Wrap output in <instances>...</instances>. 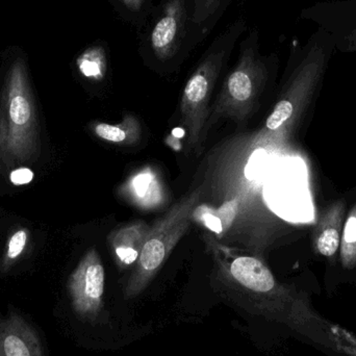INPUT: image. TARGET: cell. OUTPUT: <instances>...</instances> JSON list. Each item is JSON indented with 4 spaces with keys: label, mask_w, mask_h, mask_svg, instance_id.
<instances>
[{
    "label": "cell",
    "mask_w": 356,
    "mask_h": 356,
    "mask_svg": "<svg viewBox=\"0 0 356 356\" xmlns=\"http://www.w3.org/2000/svg\"><path fill=\"white\" fill-rule=\"evenodd\" d=\"M246 29V21L240 18L217 35L184 86L180 99V116L191 148L195 149L204 135L213 90L236 42Z\"/></svg>",
    "instance_id": "obj_1"
},
{
    "label": "cell",
    "mask_w": 356,
    "mask_h": 356,
    "mask_svg": "<svg viewBox=\"0 0 356 356\" xmlns=\"http://www.w3.org/2000/svg\"><path fill=\"white\" fill-rule=\"evenodd\" d=\"M259 45L257 31H248L241 41L238 62L222 83L211 110V120L229 118L241 122L252 113L270 74L268 58L259 54Z\"/></svg>",
    "instance_id": "obj_2"
},
{
    "label": "cell",
    "mask_w": 356,
    "mask_h": 356,
    "mask_svg": "<svg viewBox=\"0 0 356 356\" xmlns=\"http://www.w3.org/2000/svg\"><path fill=\"white\" fill-rule=\"evenodd\" d=\"M204 186L188 193L150 226L135 271L125 289L127 297L139 295L160 271L173 249L190 228L195 209L200 204Z\"/></svg>",
    "instance_id": "obj_3"
},
{
    "label": "cell",
    "mask_w": 356,
    "mask_h": 356,
    "mask_svg": "<svg viewBox=\"0 0 356 356\" xmlns=\"http://www.w3.org/2000/svg\"><path fill=\"white\" fill-rule=\"evenodd\" d=\"M325 62L323 49L314 47L296 69L286 92L274 106L264 129L255 136L253 148L280 145L295 120L299 108L309 95L321 74Z\"/></svg>",
    "instance_id": "obj_4"
},
{
    "label": "cell",
    "mask_w": 356,
    "mask_h": 356,
    "mask_svg": "<svg viewBox=\"0 0 356 356\" xmlns=\"http://www.w3.org/2000/svg\"><path fill=\"white\" fill-rule=\"evenodd\" d=\"M141 45L154 62L168 65L188 51V0H162L154 6Z\"/></svg>",
    "instance_id": "obj_5"
},
{
    "label": "cell",
    "mask_w": 356,
    "mask_h": 356,
    "mask_svg": "<svg viewBox=\"0 0 356 356\" xmlns=\"http://www.w3.org/2000/svg\"><path fill=\"white\" fill-rule=\"evenodd\" d=\"M106 272L95 248L90 249L69 280L72 305L77 315L91 318L102 309Z\"/></svg>",
    "instance_id": "obj_6"
},
{
    "label": "cell",
    "mask_w": 356,
    "mask_h": 356,
    "mask_svg": "<svg viewBox=\"0 0 356 356\" xmlns=\"http://www.w3.org/2000/svg\"><path fill=\"white\" fill-rule=\"evenodd\" d=\"M121 195L142 211H154L166 203L167 193L162 177L152 167L134 173L121 186Z\"/></svg>",
    "instance_id": "obj_7"
},
{
    "label": "cell",
    "mask_w": 356,
    "mask_h": 356,
    "mask_svg": "<svg viewBox=\"0 0 356 356\" xmlns=\"http://www.w3.org/2000/svg\"><path fill=\"white\" fill-rule=\"evenodd\" d=\"M232 0H188V51L202 43Z\"/></svg>",
    "instance_id": "obj_8"
},
{
    "label": "cell",
    "mask_w": 356,
    "mask_h": 356,
    "mask_svg": "<svg viewBox=\"0 0 356 356\" xmlns=\"http://www.w3.org/2000/svg\"><path fill=\"white\" fill-rule=\"evenodd\" d=\"M0 356H43L35 330L19 316L0 321Z\"/></svg>",
    "instance_id": "obj_9"
},
{
    "label": "cell",
    "mask_w": 356,
    "mask_h": 356,
    "mask_svg": "<svg viewBox=\"0 0 356 356\" xmlns=\"http://www.w3.org/2000/svg\"><path fill=\"white\" fill-rule=\"evenodd\" d=\"M228 273L241 286L255 294H268L276 288L269 268L254 257L236 255L228 264Z\"/></svg>",
    "instance_id": "obj_10"
},
{
    "label": "cell",
    "mask_w": 356,
    "mask_h": 356,
    "mask_svg": "<svg viewBox=\"0 0 356 356\" xmlns=\"http://www.w3.org/2000/svg\"><path fill=\"white\" fill-rule=\"evenodd\" d=\"M150 226L143 220L131 222L111 232L108 241L119 267L137 263Z\"/></svg>",
    "instance_id": "obj_11"
},
{
    "label": "cell",
    "mask_w": 356,
    "mask_h": 356,
    "mask_svg": "<svg viewBox=\"0 0 356 356\" xmlns=\"http://www.w3.org/2000/svg\"><path fill=\"white\" fill-rule=\"evenodd\" d=\"M345 204L340 202L330 205L322 216L314 232V248L316 252L332 257L340 249L344 223Z\"/></svg>",
    "instance_id": "obj_12"
},
{
    "label": "cell",
    "mask_w": 356,
    "mask_h": 356,
    "mask_svg": "<svg viewBox=\"0 0 356 356\" xmlns=\"http://www.w3.org/2000/svg\"><path fill=\"white\" fill-rule=\"evenodd\" d=\"M240 204V197L226 201L220 207H207L200 203L195 209L193 221H197L209 232L222 236L229 229L236 219Z\"/></svg>",
    "instance_id": "obj_13"
},
{
    "label": "cell",
    "mask_w": 356,
    "mask_h": 356,
    "mask_svg": "<svg viewBox=\"0 0 356 356\" xmlns=\"http://www.w3.org/2000/svg\"><path fill=\"white\" fill-rule=\"evenodd\" d=\"M94 134L99 139L119 146H135L142 137V127L139 119L133 114L124 115L117 124L98 122L94 125Z\"/></svg>",
    "instance_id": "obj_14"
},
{
    "label": "cell",
    "mask_w": 356,
    "mask_h": 356,
    "mask_svg": "<svg viewBox=\"0 0 356 356\" xmlns=\"http://www.w3.org/2000/svg\"><path fill=\"white\" fill-rule=\"evenodd\" d=\"M79 73L90 81H102L108 71V56L102 43H94L77 56Z\"/></svg>",
    "instance_id": "obj_15"
},
{
    "label": "cell",
    "mask_w": 356,
    "mask_h": 356,
    "mask_svg": "<svg viewBox=\"0 0 356 356\" xmlns=\"http://www.w3.org/2000/svg\"><path fill=\"white\" fill-rule=\"evenodd\" d=\"M115 8L127 22L141 27L154 8V0H112Z\"/></svg>",
    "instance_id": "obj_16"
},
{
    "label": "cell",
    "mask_w": 356,
    "mask_h": 356,
    "mask_svg": "<svg viewBox=\"0 0 356 356\" xmlns=\"http://www.w3.org/2000/svg\"><path fill=\"white\" fill-rule=\"evenodd\" d=\"M341 261L346 269L356 266V204L350 209L341 238Z\"/></svg>",
    "instance_id": "obj_17"
},
{
    "label": "cell",
    "mask_w": 356,
    "mask_h": 356,
    "mask_svg": "<svg viewBox=\"0 0 356 356\" xmlns=\"http://www.w3.org/2000/svg\"><path fill=\"white\" fill-rule=\"evenodd\" d=\"M27 234L25 230H18L13 234L8 242V259H13L18 257L22 253L26 244Z\"/></svg>",
    "instance_id": "obj_18"
},
{
    "label": "cell",
    "mask_w": 356,
    "mask_h": 356,
    "mask_svg": "<svg viewBox=\"0 0 356 356\" xmlns=\"http://www.w3.org/2000/svg\"><path fill=\"white\" fill-rule=\"evenodd\" d=\"M10 179L15 186H23L33 179V172L27 168H19L10 173Z\"/></svg>",
    "instance_id": "obj_19"
}]
</instances>
